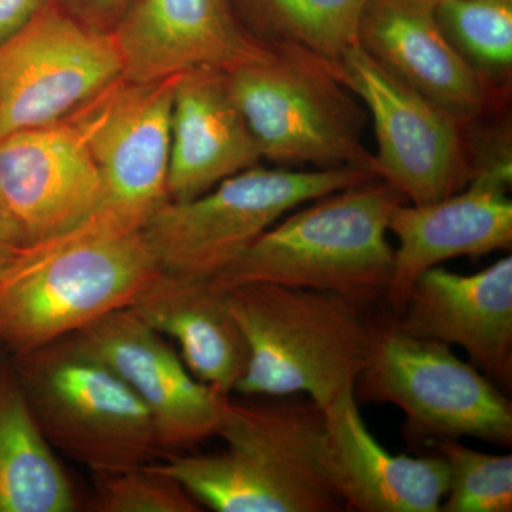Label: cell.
Here are the masks:
<instances>
[{
  "mask_svg": "<svg viewBox=\"0 0 512 512\" xmlns=\"http://www.w3.org/2000/svg\"><path fill=\"white\" fill-rule=\"evenodd\" d=\"M437 0H367L357 43L396 79L473 126L493 109L495 84L441 29Z\"/></svg>",
  "mask_w": 512,
  "mask_h": 512,
  "instance_id": "e0dca14e",
  "label": "cell"
},
{
  "mask_svg": "<svg viewBox=\"0 0 512 512\" xmlns=\"http://www.w3.org/2000/svg\"><path fill=\"white\" fill-rule=\"evenodd\" d=\"M444 35L485 79H507L512 66V0H437Z\"/></svg>",
  "mask_w": 512,
  "mask_h": 512,
  "instance_id": "603a6c76",
  "label": "cell"
},
{
  "mask_svg": "<svg viewBox=\"0 0 512 512\" xmlns=\"http://www.w3.org/2000/svg\"><path fill=\"white\" fill-rule=\"evenodd\" d=\"M28 247L18 225L0 204V279Z\"/></svg>",
  "mask_w": 512,
  "mask_h": 512,
  "instance_id": "4316f807",
  "label": "cell"
},
{
  "mask_svg": "<svg viewBox=\"0 0 512 512\" xmlns=\"http://www.w3.org/2000/svg\"><path fill=\"white\" fill-rule=\"evenodd\" d=\"M124 77L154 82L198 69L229 72L265 55L231 0H133L113 30Z\"/></svg>",
  "mask_w": 512,
  "mask_h": 512,
  "instance_id": "5bb4252c",
  "label": "cell"
},
{
  "mask_svg": "<svg viewBox=\"0 0 512 512\" xmlns=\"http://www.w3.org/2000/svg\"><path fill=\"white\" fill-rule=\"evenodd\" d=\"M393 323L416 338L466 350L504 392L512 387V258L473 275L434 266L417 279Z\"/></svg>",
  "mask_w": 512,
  "mask_h": 512,
  "instance_id": "2e32d148",
  "label": "cell"
},
{
  "mask_svg": "<svg viewBox=\"0 0 512 512\" xmlns=\"http://www.w3.org/2000/svg\"><path fill=\"white\" fill-rule=\"evenodd\" d=\"M160 271L143 232L96 218L29 245L0 279V346L22 355L74 335L131 308Z\"/></svg>",
  "mask_w": 512,
  "mask_h": 512,
  "instance_id": "7a4b0ae2",
  "label": "cell"
},
{
  "mask_svg": "<svg viewBox=\"0 0 512 512\" xmlns=\"http://www.w3.org/2000/svg\"><path fill=\"white\" fill-rule=\"evenodd\" d=\"M178 76L154 82L123 76L67 117L86 141L103 183V200L92 218L109 227L141 231L168 201Z\"/></svg>",
  "mask_w": 512,
  "mask_h": 512,
  "instance_id": "30bf717a",
  "label": "cell"
},
{
  "mask_svg": "<svg viewBox=\"0 0 512 512\" xmlns=\"http://www.w3.org/2000/svg\"><path fill=\"white\" fill-rule=\"evenodd\" d=\"M448 468L440 512H511L512 456L473 450L457 439L437 441Z\"/></svg>",
  "mask_w": 512,
  "mask_h": 512,
  "instance_id": "cb8c5ba5",
  "label": "cell"
},
{
  "mask_svg": "<svg viewBox=\"0 0 512 512\" xmlns=\"http://www.w3.org/2000/svg\"><path fill=\"white\" fill-rule=\"evenodd\" d=\"M148 326L173 339L200 382L231 396L247 372V339L229 311L227 289L212 279L160 271L131 306Z\"/></svg>",
  "mask_w": 512,
  "mask_h": 512,
  "instance_id": "ffe728a7",
  "label": "cell"
},
{
  "mask_svg": "<svg viewBox=\"0 0 512 512\" xmlns=\"http://www.w3.org/2000/svg\"><path fill=\"white\" fill-rule=\"evenodd\" d=\"M375 180L365 168L306 171L258 164L191 200L165 201L141 232L165 274L207 281L224 274L288 212Z\"/></svg>",
  "mask_w": 512,
  "mask_h": 512,
  "instance_id": "8992f818",
  "label": "cell"
},
{
  "mask_svg": "<svg viewBox=\"0 0 512 512\" xmlns=\"http://www.w3.org/2000/svg\"><path fill=\"white\" fill-rule=\"evenodd\" d=\"M330 466L345 511L440 512L447 494L444 458L392 454L362 419L355 389L323 407Z\"/></svg>",
  "mask_w": 512,
  "mask_h": 512,
  "instance_id": "d6986e66",
  "label": "cell"
},
{
  "mask_svg": "<svg viewBox=\"0 0 512 512\" xmlns=\"http://www.w3.org/2000/svg\"><path fill=\"white\" fill-rule=\"evenodd\" d=\"M80 505L33 419L12 359L0 357V512H74Z\"/></svg>",
  "mask_w": 512,
  "mask_h": 512,
  "instance_id": "44dd1931",
  "label": "cell"
},
{
  "mask_svg": "<svg viewBox=\"0 0 512 512\" xmlns=\"http://www.w3.org/2000/svg\"><path fill=\"white\" fill-rule=\"evenodd\" d=\"M10 359L53 450L94 474L146 466L161 450L146 406L74 335Z\"/></svg>",
  "mask_w": 512,
  "mask_h": 512,
  "instance_id": "52a82bcc",
  "label": "cell"
},
{
  "mask_svg": "<svg viewBox=\"0 0 512 512\" xmlns=\"http://www.w3.org/2000/svg\"><path fill=\"white\" fill-rule=\"evenodd\" d=\"M229 311L247 339V372L234 392L245 397L311 399L318 406L355 389L380 318L339 293L274 284L227 289Z\"/></svg>",
  "mask_w": 512,
  "mask_h": 512,
  "instance_id": "3957f363",
  "label": "cell"
},
{
  "mask_svg": "<svg viewBox=\"0 0 512 512\" xmlns=\"http://www.w3.org/2000/svg\"><path fill=\"white\" fill-rule=\"evenodd\" d=\"M333 64L372 119L377 180L413 205L443 200L466 187L470 124L400 82L359 43Z\"/></svg>",
  "mask_w": 512,
  "mask_h": 512,
  "instance_id": "9c48e42d",
  "label": "cell"
},
{
  "mask_svg": "<svg viewBox=\"0 0 512 512\" xmlns=\"http://www.w3.org/2000/svg\"><path fill=\"white\" fill-rule=\"evenodd\" d=\"M83 9L94 20H106L124 8L126 0H79Z\"/></svg>",
  "mask_w": 512,
  "mask_h": 512,
  "instance_id": "83f0119b",
  "label": "cell"
},
{
  "mask_svg": "<svg viewBox=\"0 0 512 512\" xmlns=\"http://www.w3.org/2000/svg\"><path fill=\"white\" fill-rule=\"evenodd\" d=\"M229 396L217 436L221 451L177 454L158 470L217 512L345 511L330 466L325 412L311 399Z\"/></svg>",
  "mask_w": 512,
  "mask_h": 512,
  "instance_id": "6da1fadb",
  "label": "cell"
},
{
  "mask_svg": "<svg viewBox=\"0 0 512 512\" xmlns=\"http://www.w3.org/2000/svg\"><path fill=\"white\" fill-rule=\"evenodd\" d=\"M261 160L227 73L198 69L180 74L171 110L168 200L198 197Z\"/></svg>",
  "mask_w": 512,
  "mask_h": 512,
  "instance_id": "ac0fdd59",
  "label": "cell"
},
{
  "mask_svg": "<svg viewBox=\"0 0 512 512\" xmlns=\"http://www.w3.org/2000/svg\"><path fill=\"white\" fill-rule=\"evenodd\" d=\"M101 200L99 168L69 120L0 138V204L28 247L80 227Z\"/></svg>",
  "mask_w": 512,
  "mask_h": 512,
  "instance_id": "4fadbf2b",
  "label": "cell"
},
{
  "mask_svg": "<svg viewBox=\"0 0 512 512\" xmlns=\"http://www.w3.org/2000/svg\"><path fill=\"white\" fill-rule=\"evenodd\" d=\"M355 394L399 407L417 437L512 443V404L503 390L451 346L404 333L392 318H380Z\"/></svg>",
  "mask_w": 512,
  "mask_h": 512,
  "instance_id": "ba28073f",
  "label": "cell"
},
{
  "mask_svg": "<svg viewBox=\"0 0 512 512\" xmlns=\"http://www.w3.org/2000/svg\"><path fill=\"white\" fill-rule=\"evenodd\" d=\"M50 0H0V43L15 36L49 6Z\"/></svg>",
  "mask_w": 512,
  "mask_h": 512,
  "instance_id": "484cf974",
  "label": "cell"
},
{
  "mask_svg": "<svg viewBox=\"0 0 512 512\" xmlns=\"http://www.w3.org/2000/svg\"><path fill=\"white\" fill-rule=\"evenodd\" d=\"M403 198L380 180L325 195L276 222L234 265L221 288L274 284L339 293L372 305L393 275L390 215Z\"/></svg>",
  "mask_w": 512,
  "mask_h": 512,
  "instance_id": "277c9868",
  "label": "cell"
},
{
  "mask_svg": "<svg viewBox=\"0 0 512 512\" xmlns=\"http://www.w3.org/2000/svg\"><path fill=\"white\" fill-rule=\"evenodd\" d=\"M225 73L262 158L281 167H357L376 175L365 144L369 116L333 62L302 47L276 45Z\"/></svg>",
  "mask_w": 512,
  "mask_h": 512,
  "instance_id": "5b68a950",
  "label": "cell"
},
{
  "mask_svg": "<svg viewBox=\"0 0 512 512\" xmlns=\"http://www.w3.org/2000/svg\"><path fill=\"white\" fill-rule=\"evenodd\" d=\"M146 406L161 450L197 446L217 436L229 396L195 379L180 353L131 308L74 333Z\"/></svg>",
  "mask_w": 512,
  "mask_h": 512,
  "instance_id": "7c38bea8",
  "label": "cell"
},
{
  "mask_svg": "<svg viewBox=\"0 0 512 512\" xmlns=\"http://www.w3.org/2000/svg\"><path fill=\"white\" fill-rule=\"evenodd\" d=\"M248 32L266 46L292 45L336 62L356 45L367 0H239Z\"/></svg>",
  "mask_w": 512,
  "mask_h": 512,
  "instance_id": "7402d4cb",
  "label": "cell"
},
{
  "mask_svg": "<svg viewBox=\"0 0 512 512\" xmlns=\"http://www.w3.org/2000/svg\"><path fill=\"white\" fill-rule=\"evenodd\" d=\"M0 350H2V346H0Z\"/></svg>",
  "mask_w": 512,
  "mask_h": 512,
  "instance_id": "f1b7e54d",
  "label": "cell"
},
{
  "mask_svg": "<svg viewBox=\"0 0 512 512\" xmlns=\"http://www.w3.org/2000/svg\"><path fill=\"white\" fill-rule=\"evenodd\" d=\"M512 174L480 170L463 190L424 205H397L389 220L396 235L393 275L384 302L399 315L424 272L448 259L488 255L511 248Z\"/></svg>",
  "mask_w": 512,
  "mask_h": 512,
  "instance_id": "9a60e30c",
  "label": "cell"
},
{
  "mask_svg": "<svg viewBox=\"0 0 512 512\" xmlns=\"http://www.w3.org/2000/svg\"><path fill=\"white\" fill-rule=\"evenodd\" d=\"M87 510L94 512H200L201 504L175 478L146 466L96 474Z\"/></svg>",
  "mask_w": 512,
  "mask_h": 512,
  "instance_id": "d4e9b609",
  "label": "cell"
},
{
  "mask_svg": "<svg viewBox=\"0 0 512 512\" xmlns=\"http://www.w3.org/2000/svg\"><path fill=\"white\" fill-rule=\"evenodd\" d=\"M123 76L113 33L47 6L0 43V138L67 119Z\"/></svg>",
  "mask_w": 512,
  "mask_h": 512,
  "instance_id": "8fae6325",
  "label": "cell"
}]
</instances>
